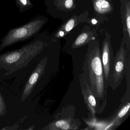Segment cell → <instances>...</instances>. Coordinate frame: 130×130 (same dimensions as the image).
I'll return each mask as SVG.
<instances>
[{"mask_svg": "<svg viewBox=\"0 0 130 130\" xmlns=\"http://www.w3.org/2000/svg\"><path fill=\"white\" fill-rule=\"evenodd\" d=\"M121 17L123 25L125 45L128 53L130 51V0H120Z\"/></svg>", "mask_w": 130, "mask_h": 130, "instance_id": "obj_6", "label": "cell"}, {"mask_svg": "<svg viewBox=\"0 0 130 130\" xmlns=\"http://www.w3.org/2000/svg\"><path fill=\"white\" fill-rule=\"evenodd\" d=\"M73 0H65L64 1V6L68 9H71L73 6Z\"/></svg>", "mask_w": 130, "mask_h": 130, "instance_id": "obj_16", "label": "cell"}, {"mask_svg": "<svg viewBox=\"0 0 130 130\" xmlns=\"http://www.w3.org/2000/svg\"><path fill=\"white\" fill-rule=\"evenodd\" d=\"M101 53L104 79L108 88L109 75L114 57L111 41L109 37H106L103 42Z\"/></svg>", "mask_w": 130, "mask_h": 130, "instance_id": "obj_5", "label": "cell"}, {"mask_svg": "<svg viewBox=\"0 0 130 130\" xmlns=\"http://www.w3.org/2000/svg\"><path fill=\"white\" fill-rule=\"evenodd\" d=\"M44 43L35 40L19 50L7 52L0 56V63L7 66H20L25 60L35 57L43 49Z\"/></svg>", "mask_w": 130, "mask_h": 130, "instance_id": "obj_3", "label": "cell"}, {"mask_svg": "<svg viewBox=\"0 0 130 130\" xmlns=\"http://www.w3.org/2000/svg\"><path fill=\"white\" fill-rule=\"evenodd\" d=\"M17 3L19 4V6L22 9H23L25 7L31 6V4L28 0H17Z\"/></svg>", "mask_w": 130, "mask_h": 130, "instance_id": "obj_15", "label": "cell"}, {"mask_svg": "<svg viewBox=\"0 0 130 130\" xmlns=\"http://www.w3.org/2000/svg\"><path fill=\"white\" fill-rule=\"evenodd\" d=\"M79 79L84 101L88 108L93 115L100 112V109H101V108L97 103L95 97L93 94L82 74L79 76Z\"/></svg>", "mask_w": 130, "mask_h": 130, "instance_id": "obj_7", "label": "cell"}, {"mask_svg": "<svg viewBox=\"0 0 130 130\" xmlns=\"http://www.w3.org/2000/svg\"><path fill=\"white\" fill-rule=\"evenodd\" d=\"M75 20L74 19H71L66 23L63 27V28H60V29H63L65 32H68L70 31L73 28L75 25ZM64 31L63 32H64Z\"/></svg>", "mask_w": 130, "mask_h": 130, "instance_id": "obj_13", "label": "cell"}, {"mask_svg": "<svg viewBox=\"0 0 130 130\" xmlns=\"http://www.w3.org/2000/svg\"><path fill=\"white\" fill-rule=\"evenodd\" d=\"M6 113V106L3 99L0 94V116Z\"/></svg>", "mask_w": 130, "mask_h": 130, "instance_id": "obj_14", "label": "cell"}, {"mask_svg": "<svg viewBox=\"0 0 130 130\" xmlns=\"http://www.w3.org/2000/svg\"><path fill=\"white\" fill-rule=\"evenodd\" d=\"M92 24L95 25V24H96V23H97V21L95 19H93L92 20Z\"/></svg>", "mask_w": 130, "mask_h": 130, "instance_id": "obj_17", "label": "cell"}, {"mask_svg": "<svg viewBox=\"0 0 130 130\" xmlns=\"http://www.w3.org/2000/svg\"><path fill=\"white\" fill-rule=\"evenodd\" d=\"M47 59L46 58L42 60L32 74L23 90L22 95V101H24L31 92L38 80L43 74L47 64Z\"/></svg>", "mask_w": 130, "mask_h": 130, "instance_id": "obj_8", "label": "cell"}, {"mask_svg": "<svg viewBox=\"0 0 130 130\" xmlns=\"http://www.w3.org/2000/svg\"><path fill=\"white\" fill-rule=\"evenodd\" d=\"M73 121L69 119H61L56 121L49 125L48 129L51 130H72L77 129V127H75V124H72Z\"/></svg>", "mask_w": 130, "mask_h": 130, "instance_id": "obj_9", "label": "cell"}, {"mask_svg": "<svg viewBox=\"0 0 130 130\" xmlns=\"http://www.w3.org/2000/svg\"><path fill=\"white\" fill-rule=\"evenodd\" d=\"M94 6L96 11L101 13L108 12L111 7L106 0H97L95 3Z\"/></svg>", "mask_w": 130, "mask_h": 130, "instance_id": "obj_11", "label": "cell"}, {"mask_svg": "<svg viewBox=\"0 0 130 130\" xmlns=\"http://www.w3.org/2000/svg\"><path fill=\"white\" fill-rule=\"evenodd\" d=\"M130 54L125 47L123 38L119 50L114 57L109 75L108 84L112 90L116 89L121 84L125 76Z\"/></svg>", "mask_w": 130, "mask_h": 130, "instance_id": "obj_4", "label": "cell"}, {"mask_svg": "<svg viewBox=\"0 0 130 130\" xmlns=\"http://www.w3.org/2000/svg\"><path fill=\"white\" fill-rule=\"evenodd\" d=\"M130 108V103L129 102H127L124 105L120 110L118 112V114L115 118L114 124L115 125H119L121 123L122 121L124 120V118H126L125 116L129 112Z\"/></svg>", "mask_w": 130, "mask_h": 130, "instance_id": "obj_10", "label": "cell"}, {"mask_svg": "<svg viewBox=\"0 0 130 130\" xmlns=\"http://www.w3.org/2000/svg\"><path fill=\"white\" fill-rule=\"evenodd\" d=\"M93 40L89 43L81 74L100 106L101 101H106L107 87L104 79L99 43Z\"/></svg>", "mask_w": 130, "mask_h": 130, "instance_id": "obj_1", "label": "cell"}, {"mask_svg": "<svg viewBox=\"0 0 130 130\" xmlns=\"http://www.w3.org/2000/svg\"><path fill=\"white\" fill-rule=\"evenodd\" d=\"M45 22L46 20L44 18L35 19L21 27L10 30L2 40L0 44V51L18 42L34 36L40 31Z\"/></svg>", "mask_w": 130, "mask_h": 130, "instance_id": "obj_2", "label": "cell"}, {"mask_svg": "<svg viewBox=\"0 0 130 130\" xmlns=\"http://www.w3.org/2000/svg\"><path fill=\"white\" fill-rule=\"evenodd\" d=\"M88 34L85 32L80 35L76 39L72 45L73 48H76L84 44L88 39Z\"/></svg>", "mask_w": 130, "mask_h": 130, "instance_id": "obj_12", "label": "cell"}]
</instances>
